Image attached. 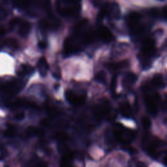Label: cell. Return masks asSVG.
Wrapping results in <instances>:
<instances>
[{
	"label": "cell",
	"instance_id": "cell-1",
	"mask_svg": "<svg viewBox=\"0 0 167 167\" xmlns=\"http://www.w3.org/2000/svg\"><path fill=\"white\" fill-rule=\"evenodd\" d=\"M57 11L63 17H73L76 15L80 11L78 2H75L70 0H57Z\"/></svg>",
	"mask_w": 167,
	"mask_h": 167
},
{
	"label": "cell",
	"instance_id": "cell-2",
	"mask_svg": "<svg viewBox=\"0 0 167 167\" xmlns=\"http://www.w3.org/2000/svg\"><path fill=\"white\" fill-rule=\"evenodd\" d=\"M113 133L115 138L122 144H129L134 138V133L125 127L122 124L117 123L114 125Z\"/></svg>",
	"mask_w": 167,
	"mask_h": 167
},
{
	"label": "cell",
	"instance_id": "cell-3",
	"mask_svg": "<svg viewBox=\"0 0 167 167\" xmlns=\"http://www.w3.org/2000/svg\"><path fill=\"white\" fill-rule=\"evenodd\" d=\"M160 101V97L157 93L154 95H148L145 97L144 101L148 112L153 116H155L158 112L157 105Z\"/></svg>",
	"mask_w": 167,
	"mask_h": 167
},
{
	"label": "cell",
	"instance_id": "cell-4",
	"mask_svg": "<svg viewBox=\"0 0 167 167\" xmlns=\"http://www.w3.org/2000/svg\"><path fill=\"white\" fill-rule=\"evenodd\" d=\"M39 26L43 30H55L60 26V22L51 14H49V17L43 19L39 22Z\"/></svg>",
	"mask_w": 167,
	"mask_h": 167
},
{
	"label": "cell",
	"instance_id": "cell-5",
	"mask_svg": "<svg viewBox=\"0 0 167 167\" xmlns=\"http://www.w3.org/2000/svg\"><path fill=\"white\" fill-rule=\"evenodd\" d=\"M110 111V107L109 102L107 101H102L95 106L93 108V114L97 119L101 120L107 115Z\"/></svg>",
	"mask_w": 167,
	"mask_h": 167
},
{
	"label": "cell",
	"instance_id": "cell-6",
	"mask_svg": "<svg viewBox=\"0 0 167 167\" xmlns=\"http://www.w3.org/2000/svg\"><path fill=\"white\" fill-rule=\"evenodd\" d=\"M65 98L70 105L77 106L81 105L85 102L86 95H77L72 90H67L65 92Z\"/></svg>",
	"mask_w": 167,
	"mask_h": 167
},
{
	"label": "cell",
	"instance_id": "cell-7",
	"mask_svg": "<svg viewBox=\"0 0 167 167\" xmlns=\"http://www.w3.org/2000/svg\"><path fill=\"white\" fill-rule=\"evenodd\" d=\"M155 42L152 39H147L143 41L142 54L145 58L152 57L155 54Z\"/></svg>",
	"mask_w": 167,
	"mask_h": 167
},
{
	"label": "cell",
	"instance_id": "cell-8",
	"mask_svg": "<svg viewBox=\"0 0 167 167\" xmlns=\"http://www.w3.org/2000/svg\"><path fill=\"white\" fill-rule=\"evenodd\" d=\"M162 142H161V140H159L157 138H155L152 140V142L149 143L146 148V151L148 155H150L151 157L157 159V157H159V154L158 148L161 147Z\"/></svg>",
	"mask_w": 167,
	"mask_h": 167
},
{
	"label": "cell",
	"instance_id": "cell-9",
	"mask_svg": "<svg viewBox=\"0 0 167 167\" xmlns=\"http://www.w3.org/2000/svg\"><path fill=\"white\" fill-rule=\"evenodd\" d=\"M22 84V83L19 81H12L5 84L2 87V90L6 94L13 95L21 90Z\"/></svg>",
	"mask_w": 167,
	"mask_h": 167
},
{
	"label": "cell",
	"instance_id": "cell-10",
	"mask_svg": "<svg viewBox=\"0 0 167 167\" xmlns=\"http://www.w3.org/2000/svg\"><path fill=\"white\" fill-rule=\"evenodd\" d=\"M97 34L101 40L106 43H110L113 39V35L112 32L108 28L104 26H102L99 28Z\"/></svg>",
	"mask_w": 167,
	"mask_h": 167
},
{
	"label": "cell",
	"instance_id": "cell-11",
	"mask_svg": "<svg viewBox=\"0 0 167 167\" xmlns=\"http://www.w3.org/2000/svg\"><path fill=\"white\" fill-rule=\"evenodd\" d=\"M105 8L107 16H108V17L114 19H117L120 18V9L117 3H112L109 5H106Z\"/></svg>",
	"mask_w": 167,
	"mask_h": 167
},
{
	"label": "cell",
	"instance_id": "cell-12",
	"mask_svg": "<svg viewBox=\"0 0 167 167\" xmlns=\"http://www.w3.org/2000/svg\"><path fill=\"white\" fill-rule=\"evenodd\" d=\"M37 68L39 70V72L40 73V75L43 76L44 77L46 75V73L49 70V64L46 60V59L43 57L40 60H39L37 63Z\"/></svg>",
	"mask_w": 167,
	"mask_h": 167
},
{
	"label": "cell",
	"instance_id": "cell-13",
	"mask_svg": "<svg viewBox=\"0 0 167 167\" xmlns=\"http://www.w3.org/2000/svg\"><path fill=\"white\" fill-rule=\"evenodd\" d=\"M31 29V23L27 21H23L20 23L18 28V34L20 36L25 37L28 35Z\"/></svg>",
	"mask_w": 167,
	"mask_h": 167
},
{
	"label": "cell",
	"instance_id": "cell-14",
	"mask_svg": "<svg viewBox=\"0 0 167 167\" xmlns=\"http://www.w3.org/2000/svg\"><path fill=\"white\" fill-rule=\"evenodd\" d=\"M129 65V61L127 60L122 61L120 62H117V63H108V64L107 65V68L111 70H119V69H122L123 68H125L127 67H128Z\"/></svg>",
	"mask_w": 167,
	"mask_h": 167
},
{
	"label": "cell",
	"instance_id": "cell-15",
	"mask_svg": "<svg viewBox=\"0 0 167 167\" xmlns=\"http://www.w3.org/2000/svg\"><path fill=\"white\" fill-rule=\"evenodd\" d=\"M26 133L29 136L32 137H42L44 135V132L41 129L34 126H30L26 129Z\"/></svg>",
	"mask_w": 167,
	"mask_h": 167
},
{
	"label": "cell",
	"instance_id": "cell-16",
	"mask_svg": "<svg viewBox=\"0 0 167 167\" xmlns=\"http://www.w3.org/2000/svg\"><path fill=\"white\" fill-rule=\"evenodd\" d=\"M152 84L158 88H163L165 86L163 76L161 74H156L152 79Z\"/></svg>",
	"mask_w": 167,
	"mask_h": 167
},
{
	"label": "cell",
	"instance_id": "cell-17",
	"mask_svg": "<svg viewBox=\"0 0 167 167\" xmlns=\"http://www.w3.org/2000/svg\"><path fill=\"white\" fill-rule=\"evenodd\" d=\"M120 112L122 114V116H123L127 118H129L131 117L132 116V110H131V108L129 105V104L128 102L125 103V104L122 105L120 107Z\"/></svg>",
	"mask_w": 167,
	"mask_h": 167
},
{
	"label": "cell",
	"instance_id": "cell-18",
	"mask_svg": "<svg viewBox=\"0 0 167 167\" xmlns=\"http://www.w3.org/2000/svg\"><path fill=\"white\" fill-rule=\"evenodd\" d=\"M73 155L71 152H67L63 154L61 160V166H70L71 161L73 159Z\"/></svg>",
	"mask_w": 167,
	"mask_h": 167
},
{
	"label": "cell",
	"instance_id": "cell-19",
	"mask_svg": "<svg viewBox=\"0 0 167 167\" xmlns=\"http://www.w3.org/2000/svg\"><path fill=\"white\" fill-rule=\"evenodd\" d=\"M3 44L14 50H17L19 48V44L17 41L14 39H11V38L5 39V40L3 41Z\"/></svg>",
	"mask_w": 167,
	"mask_h": 167
},
{
	"label": "cell",
	"instance_id": "cell-20",
	"mask_svg": "<svg viewBox=\"0 0 167 167\" xmlns=\"http://www.w3.org/2000/svg\"><path fill=\"white\" fill-rule=\"evenodd\" d=\"M34 71V69L31 66L29 65L23 64L21 65L20 70L18 72V75L20 76H23V75L32 73Z\"/></svg>",
	"mask_w": 167,
	"mask_h": 167
},
{
	"label": "cell",
	"instance_id": "cell-21",
	"mask_svg": "<svg viewBox=\"0 0 167 167\" xmlns=\"http://www.w3.org/2000/svg\"><path fill=\"white\" fill-rule=\"evenodd\" d=\"M137 75H135L133 73H127L124 78V81L125 82V84L127 85H133L134 82H136L137 81Z\"/></svg>",
	"mask_w": 167,
	"mask_h": 167
},
{
	"label": "cell",
	"instance_id": "cell-22",
	"mask_svg": "<svg viewBox=\"0 0 167 167\" xmlns=\"http://www.w3.org/2000/svg\"><path fill=\"white\" fill-rule=\"evenodd\" d=\"M94 80L102 84H105L107 82V75L104 70H101L95 76Z\"/></svg>",
	"mask_w": 167,
	"mask_h": 167
},
{
	"label": "cell",
	"instance_id": "cell-23",
	"mask_svg": "<svg viewBox=\"0 0 167 167\" xmlns=\"http://www.w3.org/2000/svg\"><path fill=\"white\" fill-rule=\"evenodd\" d=\"M16 133H17V130L15 127L13 125H10L4 132V136L5 137H13L15 136Z\"/></svg>",
	"mask_w": 167,
	"mask_h": 167
},
{
	"label": "cell",
	"instance_id": "cell-24",
	"mask_svg": "<svg viewBox=\"0 0 167 167\" xmlns=\"http://www.w3.org/2000/svg\"><path fill=\"white\" fill-rule=\"evenodd\" d=\"M31 0H14L16 6L18 8H26L29 6Z\"/></svg>",
	"mask_w": 167,
	"mask_h": 167
},
{
	"label": "cell",
	"instance_id": "cell-25",
	"mask_svg": "<svg viewBox=\"0 0 167 167\" xmlns=\"http://www.w3.org/2000/svg\"><path fill=\"white\" fill-rule=\"evenodd\" d=\"M54 138L56 139L59 142H65L67 139L68 137L65 133L58 132L55 134Z\"/></svg>",
	"mask_w": 167,
	"mask_h": 167
},
{
	"label": "cell",
	"instance_id": "cell-26",
	"mask_svg": "<svg viewBox=\"0 0 167 167\" xmlns=\"http://www.w3.org/2000/svg\"><path fill=\"white\" fill-rule=\"evenodd\" d=\"M117 75H114V76L112 77V80H111L110 82V89L111 92L113 95L116 93V86H117Z\"/></svg>",
	"mask_w": 167,
	"mask_h": 167
},
{
	"label": "cell",
	"instance_id": "cell-27",
	"mask_svg": "<svg viewBox=\"0 0 167 167\" xmlns=\"http://www.w3.org/2000/svg\"><path fill=\"white\" fill-rule=\"evenodd\" d=\"M142 124L145 129H149L152 126V122L148 117H144L142 119Z\"/></svg>",
	"mask_w": 167,
	"mask_h": 167
},
{
	"label": "cell",
	"instance_id": "cell-28",
	"mask_svg": "<svg viewBox=\"0 0 167 167\" xmlns=\"http://www.w3.org/2000/svg\"><path fill=\"white\" fill-rule=\"evenodd\" d=\"M107 16V12H106V8L105 6L102 8V9L101 10V11L99 13L98 16H97V22H101L103 20L105 17Z\"/></svg>",
	"mask_w": 167,
	"mask_h": 167
},
{
	"label": "cell",
	"instance_id": "cell-29",
	"mask_svg": "<svg viewBox=\"0 0 167 167\" xmlns=\"http://www.w3.org/2000/svg\"><path fill=\"white\" fill-rule=\"evenodd\" d=\"M43 6L44 7V9L47 11V13H49V14H52V6L50 3V0H44L43 1Z\"/></svg>",
	"mask_w": 167,
	"mask_h": 167
},
{
	"label": "cell",
	"instance_id": "cell-30",
	"mask_svg": "<svg viewBox=\"0 0 167 167\" xmlns=\"http://www.w3.org/2000/svg\"><path fill=\"white\" fill-rule=\"evenodd\" d=\"M19 22H20V19L18 18H15L12 19L10 21L9 23V30L11 31V30L14 29L15 26H17Z\"/></svg>",
	"mask_w": 167,
	"mask_h": 167
},
{
	"label": "cell",
	"instance_id": "cell-31",
	"mask_svg": "<svg viewBox=\"0 0 167 167\" xmlns=\"http://www.w3.org/2000/svg\"><path fill=\"white\" fill-rule=\"evenodd\" d=\"M14 117H15L16 120H18V121H22L25 117V114H24V112H18L17 114H16Z\"/></svg>",
	"mask_w": 167,
	"mask_h": 167
},
{
	"label": "cell",
	"instance_id": "cell-32",
	"mask_svg": "<svg viewBox=\"0 0 167 167\" xmlns=\"http://www.w3.org/2000/svg\"><path fill=\"white\" fill-rule=\"evenodd\" d=\"M7 15V11L3 9V8H0V20H4Z\"/></svg>",
	"mask_w": 167,
	"mask_h": 167
},
{
	"label": "cell",
	"instance_id": "cell-33",
	"mask_svg": "<svg viewBox=\"0 0 167 167\" xmlns=\"http://www.w3.org/2000/svg\"><path fill=\"white\" fill-rule=\"evenodd\" d=\"M38 46L41 49H45L47 46V44L44 41H40L38 43Z\"/></svg>",
	"mask_w": 167,
	"mask_h": 167
},
{
	"label": "cell",
	"instance_id": "cell-34",
	"mask_svg": "<svg viewBox=\"0 0 167 167\" xmlns=\"http://www.w3.org/2000/svg\"><path fill=\"white\" fill-rule=\"evenodd\" d=\"M5 33H6V30L4 28V27L0 26V39L5 35Z\"/></svg>",
	"mask_w": 167,
	"mask_h": 167
},
{
	"label": "cell",
	"instance_id": "cell-35",
	"mask_svg": "<svg viewBox=\"0 0 167 167\" xmlns=\"http://www.w3.org/2000/svg\"><path fill=\"white\" fill-rule=\"evenodd\" d=\"M162 15L164 18V19H166V7H164L162 11Z\"/></svg>",
	"mask_w": 167,
	"mask_h": 167
},
{
	"label": "cell",
	"instance_id": "cell-36",
	"mask_svg": "<svg viewBox=\"0 0 167 167\" xmlns=\"http://www.w3.org/2000/svg\"><path fill=\"white\" fill-rule=\"evenodd\" d=\"M101 1V0H93V3L95 6H98L100 4Z\"/></svg>",
	"mask_w": 167,
	"mask_h": 167
},
{
	"label": "cell",
	"instance_id": "cell-37",
	"mask_svg": "<svg viewBox=\"0 0 167 167\" xmlns=\"http://www.w3.org/2000/svg\"><path fill=\"white\" fill-rule=\"evenodd\" d=\"M137 165V166H146L145 164L142 163H138Z\"/></svg>",
	"mask_w": 167,
	"mask_h": 167
},
{
	"label": "cell",
	"instance_id": "cell-38",
	"mask_svg": "<svg viewBox=\"0 0 167 167\" xmlns=\"http://www.w3.org/2000/svg\"><path fill=\"white\" fill-rule=\"evenodd\" d=\"M159 1H164V0H159Z\"/></svg>",
	"mask_w": 167,
	"mask_h": 167
},
{
	"label": "cell",
	"instance_id": "cell-39",
	"mask_svg": "<svg viewBox=\"0 0 167 167\" xmlns=\"http://www.w3.org/2000/svg\"><path fill=\"white\" fill-rule=\"evenodd\" d=\"M0 48H1V46H0Z\"/></svg>",
	"mask_w": 167,
	"mask_h": 167
}]
</instances>
